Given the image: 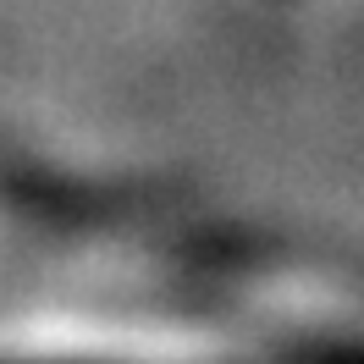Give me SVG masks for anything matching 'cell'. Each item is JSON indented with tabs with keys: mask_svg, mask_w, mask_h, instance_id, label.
Segmentation results:
<instances>
[{
	"mask_svg": "<svg viewBox=\"0 0 364 364\" xmlns=\"http://www.w3.org/2000/svg\"><path fill=\"white\" fill-rule=\"evenodd\" d=\"M232 342L177 315L105 304H17L0 309V364H215Z\"/></svg>",
	"mask_w": 364,
	"mask_h": 364,
	"instance_id": "6da1fadb",
	"label": "cell"
},
{
	"mask_svg": "<svg viewBox=\"0 0 364 364\" xmlns=\"http://www.w3.org/2000/svg\"><path fill=\"white\" fill-rule=\"evenodd\" d=\"M17 232H28V221H23V215H17L11 205H6V199H0V259L23 249V237H17Z\"/></svg>",
	"mask_w": 364,
	"mask_h": 364,
	"instance_id": "7a4b0ae2",
	"label": "cell"
}]
</instances>
